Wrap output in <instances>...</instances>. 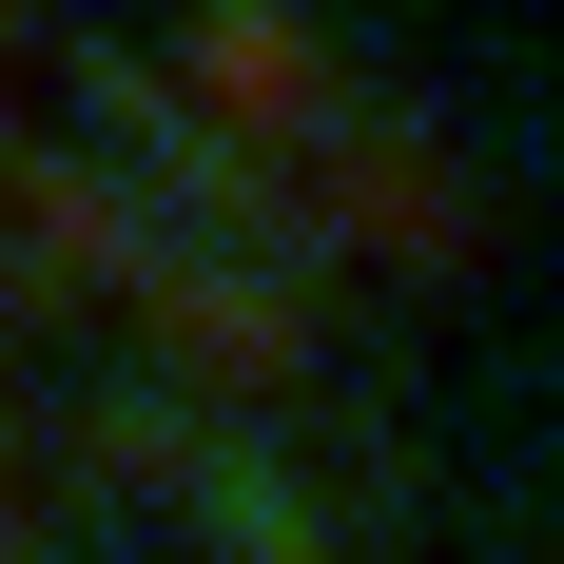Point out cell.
Returning a JSON list of instances; mask_svg holds the SVG:
<instances>
[{"instance_id": "cell-1", "label": "cell", "mask_w": 564, "mask_h": 564, "mask_svg": "<svg viewBox=\"0 0 564 564\" xmlns=\"http://www.w3.org/2000/svg\"><path fill=\"white\" fill-rule=\"evenodd\" d=\"M195 137H234L273 195H312V234H448V156L409 117H370V78L332 40H292L273 0L195 20Z\"/></svg>"}]
</instances>
